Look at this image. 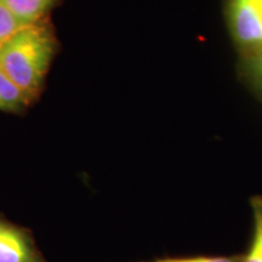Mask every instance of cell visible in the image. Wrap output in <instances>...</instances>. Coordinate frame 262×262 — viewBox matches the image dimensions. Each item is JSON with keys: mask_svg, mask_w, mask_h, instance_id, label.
Segmentation results:
<instances>
[{"mask_svg": "<svg viewBox=\"0 0 262 262\" xmlns=\"http://www.w3.org/2000/svg\"><path fill=\"white\" fill-rule=\"evenodd\" d=\"M58 48L50 19L25 25L0 47V71L33 103L42 91Z\"/></svg>", "mask_w": 262, "mask_h": 262, "instance_id": "1", "label": "cell"}, {"mask_svg": "<svg viewBox=\"0 0 262 262\" xmlns=\"http://www.w3.org/2000/svg\"><path fill=\"white\" fill-rule=\"evenodd\" d=\"M229 26L235 45L250 57L262 49V14L256 0H229Z\"/></svg>", "mask_w": 262, "mask_h": 262, "instance_id": "2", "label": "cell"}, {"mask_svg": "<svg viewBox=\"0 0 262 262\" xmlns=\"http://www.w3.org/2000/svg\"><path fill=\"white\" fill-rule=\"evenodd\" d=\"M0 262H49L31 229L0 215Z\"/></svg>", "mask_w": 262, "mask_h": 262, "instance_id": "3", "label": "cell"}, {"mask_svg": "<svg viewBox=\"0 0 262 262\" xmlns=\"http://www.w3.org/2000/svg\"><path fill=\"white\" fill-rule=\"evenodd\" d=\"M22 26L49 18V15L61 0H6Z\"/></svg>", "mask_w": 262, "mask_h": 262, "instance_id": "4", "label": "cell"}, {"mask_svg": "<svg viewBox=\"0 0 262 262\" xmlns=\"http://www.w3.org/2000/svg\"><path fill=\"white\" fill-rule=\"evenodd\" d=\"M253 212V231L249 247L244 254H239L238 262H262V195L250 199Z\"/></svg>", "mask_w": 262, "mask_h": 262, "instance_id": "5", "label": "cell"}, {"mask_svg": "<svg viewBox=\"0 0 262 262\" xmlns=\"http://www.w3.org/2000/svg\"><path fill=\"white\" fill-rule=\"evenodd\" d=\"M29 100L14 83L0 71V112L22 114L29 107Z\"/></svg>", "mask_w": 262, "mask_h": 262, "instance_id": "6", "label": "cell"}, {"mask_svg": "<svg viewBox=\"0 0 262 262\" xmlns=\"http://www.w3.org/2000/svg\"><path fill=\"white\" fill-rule=\"evenodd\" d=\"M21 27L22 24L10 9L8 2L0 0V47Z\"/></svg>", "mask_w": 262, "mask_h": 262, "instance_id": "7", "label": "cell"}, {"mask_svg": "<svg viewBox=\"0 0 262 262\" xmlns=\"http://www.w3.org/2000/svg\"><path fill=\"white\" fill-rule=\"evenodd\" d=\"M239 254L237 255H195V256H176V257H157L149 261L140 262H238Z\"/></svg>", "mask_w": 262, "mask_h": 262, "instance_id": "8", "label": "cell"}, {"mask_svg": "<svg viewBox=\"0 0 262 262\" xmlns=\"http://www.w3.org/2000/svg\"><path fill=\"white\" fill-rule=\"evenodd\" d=\"M249 60H250V68L254 79L262 86V49L253 56L249 57Z\"/></svg>", "mask_w": 262, "mask_h": 262, "instance_id": "9", "label": "cell"}, {"mask_svg": "<svg viewBox=\"0 0 262 262\" xmlns=\"http://www.w3.org/2000/svg\"><path fill=\"white\" fill-rule=\"evenodd\" d=\"M256 3H257V5H258V9H260V11H261V14H262V0H256Z\"/></svg>", "mask_w": 262, "mask_h": 262, "instance_id": "10", "label": "cell"}]
</instances>
